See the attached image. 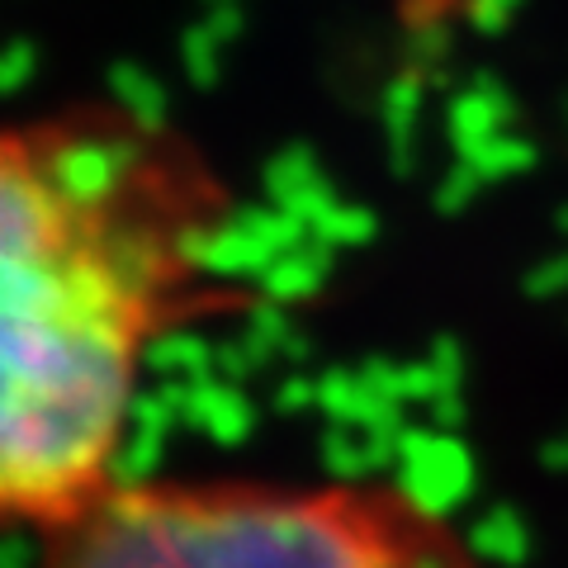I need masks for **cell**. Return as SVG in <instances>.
I'll use <instances>...</instances> for the list:
<instances>
[{"mask_svg": "<svg viewBox=\"0 0 568 568\" xmlns=\"http://www.w3.org/2000/svg\"><path fill=\"white\" fill-rule=\"evenodd\" d=\"M233 194L166 119H0V530L52 536L119 484L166 336L246 298L213 275Z\"/></svg>", "mask_w": 568, "mask_h": 568, "instance_id": "1", "label": "cell"}, {"mask_svg": "<svg viewBox=\"0 0 568 568\" xmlns=\"http://www.w3.org/2000/svg\"><path fill=\"white\" fill-rule=\"evenodd\" d=\"M39 568H493L384 478H119L43 536Z\"/></svg>", "mask_w": 568, "mask_h": 568, "instance_id": "2", "label": "cell"}]
</instances>
